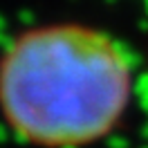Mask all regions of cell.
I'll list each match as a JSON object with an SVG mask.
<instances>
[{
  "mask_svg": "<svg viewBox=\"0 0 148 148\" xmlns=\"http://www.w3.org/2000/svg\"><path fill=\"white\" fill-rule=\"evenodd\" d=\"M132 85L128 49L94 25H32L0 49V114L36 148L101 141L126 117Z\"/></svg>",
  "mask_w": 148,
  "mask_h": 148,
  "instance_id": "cell-1",
  "label": "cell"
}]
</instances>
